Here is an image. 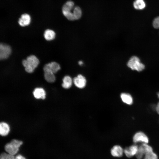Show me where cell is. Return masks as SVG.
<instances>
[{
	"mask_svg": "<svg viewBox=\"0 0 159 159\" xmlns=\"http://www.w3.org/2000/svg\"><path fill=\"white\" fill-rule=\"evenodd\" d=\"M39 63L38 58L34 55L28 57L26 59L22 61V64L25 67L26 72L29 73H32L38 66Z\"/></svg>",
	"mask_w": 159,
	"mask_h": 159,
	"instance_id": "cell-1",
	"label": "cell"
},
{
	"mask_svg": "<svg viewBox=\"0 0 159 159\" xmlns=\"http://www.w3.org/2000/svg\"><path fill=\"white\" fill-rule=\"evenodd\" d=\"M75 6L74 3L69 0L65 2L62 7L63 14L69 20H75L74 16Z\"/></svg>",
	"mask_w": 159,
	"mask_h": 159,
	"instance_id": "cell-2",
	"label": "cell"
},
{
	"mask_svg": "<svg viewBox=\"0 0 159 159\" xmlns=\"http://www.w3.org/2000/svg\"><path fill=\"white\" fill-rule=\"evenodd\" d=\"M22 144L21 141L13 139L5 145V149L8 153L14 155L18 152L19 147Z\"/></svg>",
	"mask_w": 159,
	"mask_h": 159,
	"instance_id": "cell-3",
	"label": "cell"
},
{
	"mask_svg": "<svg viewBox=\"0 0 159 159\" xmlns=\"http://www.w3.org/2000/svg\"><path fill=\"white\" fill-rule=\"evenodd\" d=\"M127 66L132 70H136L138 72L143 70L145 68L144 64L140 62V59L137 57H132L128 61Z\"/></svg>",
	"mask_w": 159,
	"mask_h": 159,
	"instance_id": "cell-4",
	"label": "cell"
},
{
	"mask_svg": "<svg viewBox=\"0 0 159 159\" xmlns=\"http://www.w3.org/2000/svg\"><path fill=\"white\" fill-rule=\"evenodd\" d=\"M152 151H153L152 148L148 143H142L138 146L136 157L137 159H142L147 153Z\"/></svg>",
	"mask_w": 159,
	"mask_h": 159,
	"instance_id": "cell-5",
	"label": "cell"
},
{
	"mask_svg": "<svg viewBox=\"0 0 159 159\" xmlns=\"http://www.w3.org/2000/svg\"><path fill=\"white\" fill-rule=\"evenodd\" d=\"M87 82L86 77L82 74H78L73 78V84L79 89L85 88L87 85Z\"/></svg>",
	"mask_w": 159,
	"mask_h": 159,
	"instance_id": "cell-6",
	"label": "cell"
},
{
	"mask_svg": "<svg viewBox=\"0 0 159 159\" xmlns=\"http://www.w3.org/2000/svg\"><path fill=\"white\" fill-rule=\"evenodd\" d=\"M132 140L133 143H148L149 139L148 136L143 132L138 131L133 136Z\"/></svg>",
	"mask_w": 159,
	"mask_h": 159,
	"instance_id": "cell-7",
	"label": "cell"
},
{
	"mask_svg": "<svg viewBox=\"0 0 159 159\" xmlns=\"http://www.w3.org/2000/svg\"><path fill=\"white\" fill-rule=\"evenodd\" d=\"M11 48L9 45L1 43L0 44V59H7L11 54Z\"/></svg>",
	"mask_w": 159,
	"mask_h": 159,
	"instance_id": "cell-8",
	"label": "cell"
},
{
	"mask_svg": "<svg viewBox=\"0 0 159 159\" xmlns=\"http://www.w3.org/2000/svg\"><path fill=\"white\" fill-rule=\"evenodd\" d=\"M59 64L57 62H53L46 64L43 67L44 71H49L54 74L57 73L60 69Z\"/></svg>",
	"mask_w": 159,
	"mask_h": 159,
	"instance_id": "cell-9",
	"label": "cell"
},
{
	"mask_svg": "<svg viewBox=\"0 0 159 159\" xmlns=\"http://www.w3.org/2000/svg\"><path fill=\"white\" fill-rule=\"evenodd\" d=\"M138 146L134 144L128 147L125 148L124 150V153L126 156L129 158H130L135 155L138 150Z\"/></svg>",
	"mask_w": 159,
	"mask_h": 159,
	"instance_id": "cell-10",
	"label": "cell"
},
{
	"mask_svg": "<svg viewBox=\"0 0 159 159\" xmlns=\"http://www.w3.org/2000/svg\"><path fill=\"white\" fill-rule=\"evenodd\" d=\"M31 21L30 16L28 14L25 13L21 15L19 19L18 22L20 26L24 27L29 25Z\"/></svg>",
	"mask_w": 159,
	"mask_h": 159,
	"instance_id": "cell-11",
	"label": "cell"
},
{
	"mask_svg": "<svg viewBox=\"0 0 159 159\" xmlns=\"http://www.w3.org/2000/svg\"><path fill=\"white\" fill-rule=\"evenodd\" d=\"M124 153V150L120 146L118 145L113 146L111 150V155L115 157H121Z\"/></svg>",
	"mask_w": 159,
	"mask_h": 159,
	"instance_id": "cell-12",
	"label": "cell"
},
{
	"mask_svg": "<svg viewBox=\"0 0 159 159\" xmlns=\"http://www.w3.org/2000/svg\"><path fill=\"white\" fill-rule=\"evenodd\" d=\"M73 84V78L70 76L66 75L62 79V86L64 89H68L70 88Z\"/></svg>",
	"mask_w": 159,
	"mask_h": 159,
	"instance_id": "cell-13",
	"label": "cell"
},
{
	"mask_svg": "<svg viewBox=\"0 0 159 159\" xmlns=\"http://www.w3.org/2000/svg\"><path fill=\"white\" fill-rule=\"evenodd\" d=\"M120 98L122 101L128 105H131L133 103V98L130 94L122 92L120 95Z\"/></svg>",
	"mask_w": 159,
	"mask_h": 159,
	"instance_id": "cell-14",
	"label": "cell"
},
{
	"mask_svg": "<svg viewBox=\"0 0 159 159\" xmlns=\"http://www.w3.org/2000/svg\"><path fill=\"white\" fill-rule=\"evenodd\" d=\"M34 97L36 99H44L46 97V92L42 88H35L33 92Z\"/></svg>",
	"mask_w": 159,
	"mask_h": 159,
	"instance_id": "cell-15",
	"label": "cell"
},
{
	"mask_svg": "<svg viewBox=\"0 0 159 159\" xmlns=\"http://www.w3.org/2000/svg\"><path fill=\"white\" fill-rule=\"evenodd\" d=\"M10 131L9 125L6 123L1 122L0 124V134L2 136H5L8 134Z\"/></svg>",
	"mask_w": 159,
	"mask_h": 159,
	"instance_id": "cell-16",
	"label": "cell"
},
{
	"mask_svg": "<svg viewBox=\"0 0 159 159\" xmlns=\"http://www.w3.org/2000/svg\"><path fill=\"white\" fill-rule=\"evenodd\" d=\"M56 34L55 32L50 29H47L44 32V36L46 40L51 41L54 39L55 37Z\"/></svg>",
	"mask_w": 159,
	"mask_h": 159,
	"instance_id": "cell-17",
	"label": "cell"
},
{
	"mask_svg": "<svg viewBox=\"0 0 159 159\" xmlns=\"http://www.w3.org/2000/svg\"><path fill=\"white\" fill-rule=\"evenodd\" d=\"M44 78L47 82L52 83L55 81L56 77L54 73L49 71H44Z\"/></svg>",
	"mask_w": 159,
	"mask_h": 159,
	"instance_id": "cell-18",
	"label": "cell"
},
{
	"mask_svg": "<svg viewBox=\"0 0 159 159\" xmlns=\"http://www.w3.org/2000/svg\"><path fill=\"white\" fill-rule=\"evenodd\" d=\"M134 8L138 10H142L145 7V4L143 0H135L133 2Z\"/></svg>",
	"mask_w": 159,
	"mask_h": 159,
	"instance_id": "cell-19",
	"label": "cell"
},
{
	"mask_svg": "<svg viewBox=\"0 0 159 159\" xmlns=\"http://www.w3.org/2000/svg\"><path fill=\"white\" fill-rule=\"evenodd\" d=\"M157 155L152 151L147 153L145 155L143 159H158Z\"/></svg>",
	"mask_w": 159,
	"mask_h": 159,
	"instance_id": "cell-20",
	"label": "cell"
},
{
	"mask_svg": "<svg viewBox=\"0 0 159 159\" xmlns=\"http://www.w3.org/2000/svg\"><path fill=\"white\" fill-rule=\"evenodd\" d=\"M0 159H15V157L14 155L4 153L1 154Z\"/></svg>",
	"mask_w": 159,
	"mask_h": 159,
	"instance_id": "cell-21",
	"label": "cell"
},
{
	"mask_svg": "<svg viewBox=\"0 0 159 159\" xmlns=\"http://www.w3.org/2000/svg\"><path fill=\"white\" fill-rule=\"evenodd\" d=\"M153 24L154 28L155 29L159 28V16L154 19L153 21Z\"/></svg>",
	"mask_w": 159,
	"mask_h": 159,
	"instance_id": "cell-22",
	"label": "cell"
},
{
	"mask_svg": "<svg viewBox=\"0 0 159 159\" xmlns=\"http://www.w3.org/2000/svg\"><path fill=\"white\" fill-rule=\"evenodd\" d=\"M15 159H26L24 157L21 155H18L15 157Z\"/></svg>",
	"mask_w": 159,
	"mask_h": 159,
	"instance_id": "cell-23",
	"label": "cell"
},
{
	"mask_svg": "<svg viewBox=\"0 0 159 159\" xmlns=\"http://www.w3.org/2000/svg\"><path fill=\"white\" fill-rule=\"evenodd\" d=\"M155 110L157 113L159 115V102H158L156 106Z\"/></svg>",
	"mask_w": 159,
	"mask_h": 159,
	"instance_id": "cell-24",
	"label": "cell"
},
{
	"mask_svg": "<svg viewBox=\"0 0 159 159\" xmlns=\"http://www.w3.org/2000/svg\"><path fill=\"white\" fill-rule=\"evenodd\" d=\"M78 65L80 66H82L84 64V62L82 60H80L78 62Z\"/></svg>",
	"mask_w": 159,
	"mask_h": 159,
	"instance_id": "cell-25",
	"label": "cell"
},
{
	"mask_svg": "<svg viewBox=\"0 0 159 159\" xmlns=\"http://www.w3.org/2000/svg\"><path fill=\"white\" fill-rule=\"evenodd\" d=\"M157 95L158 97L159 98V92L157 93Z\"/></svg>",
	"mask_w": 159,
	"mask_h": 159,
	"instance_id": "cell-26",
	"label": "cell"
}]
</instances>
